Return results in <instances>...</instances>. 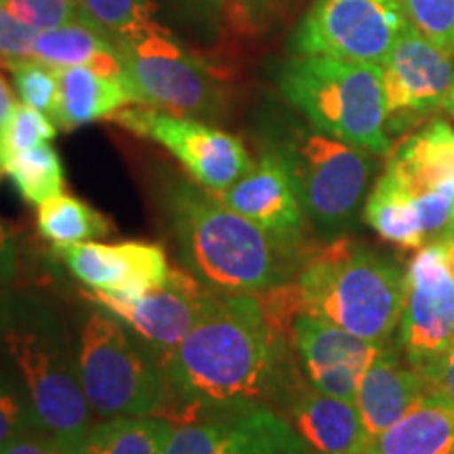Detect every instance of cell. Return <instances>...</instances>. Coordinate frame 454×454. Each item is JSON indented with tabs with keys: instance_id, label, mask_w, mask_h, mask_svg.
<instances>
[{
	"instance_id": "6da1fadb",
	"label": "cell",
	"mask_w": 454,
	"mask_h": 454,
	"mask_svg": "<svg viewBox=\"0 0 454 454\" xmlns=\"http://www.w3.org/2000/svg\"><path fill=\"white\" fill-rule=\"evenodd\" d=\"M293 331L259 293L217 294L177 348L160 356L167 381L158 417L173 425L286 402L303 381Z\"/></svg>"
},
{
	"instance_id": "7a4b0ae2",
	"label": "cell",
	"mask_w": 454,
	"mask_h": 454,
	"mask_svg": "<svg viewBox=\"0 0 454 454\" xmlns=\"http://www.w3.org/2000/svg\"><path fill=\"white\" fill-rule=\"evenodd\" d=\"M167 211L185 268L217 294L261 293L293 282L308 253L301 242L270 234L187 181L167 192Z\"/></svg>"
},
{
	"instance_id": "3957f363",
	"label": "cell",
	"mask_w": 454,
	"mask_h": 454,
	"mask_svg": "<svg viewBox=\"0 0 454 454\" xmlns=\"http://www.w3.org/2000/svg\"><path fill=\"white\" fill-rule=\"evenodd\" d=\"M303 308L356 337L387 345L400 326L406 271L348 238L311 247L297 271Z\"/></svg>"
},
{
	"instance_id": "277c9868",
	"label": "cell",
	"mask_w": 454,
	"mask_h": 454,
	"mask_svg": "<svg viewBox=\"0 0 454 454\" xmlns=\"http://www.w3.org/2000/svg\"><path fill=\"white\" fill-rule=\"evenodd\" d=\"M282 98L322 133L385 156L391 150L381 67L297 55L280 67Z\"/></svg>"
},
{
	"instance_id": "5b68a950",
	"label": "cell",
	"mask_w": 454,
	"mask_h": 454,
	"mask_svg": "<svg viewBox=\"0 0 454 454\" xmlns=\"http://www.w3.org/2000/svg\"><path fill=\"white\" fill-rule=\"evenodd\" d=\"M265 150L286 167L308 219L322 231L337 234L356 219L374 170L371 152L301 124L276 129Z\"/></svg>"
},
{
	"instance_id": "8992f818",
	"label": "cell",
	"mask_w": 454,
	"mask_h": 454,
	"mask_svg": "<svg viewBox=\"0 0 454 454\" xmlns=\"http://www.w3.org/2000/svg\"><path fill=\"white\" fill-rule=\"evenodd\" d=\"M137 343L118 317L93 311L78 343V377L90 411L101 419L158 417L167 394L160 357Z\"/></svg>"
},
{
	"instance_id": "52a82bcc",
	"label": "cell",
	"mask_w": 454,
	"mask_h": 454,
	"mask_svg": "<svg viewBox=\"0 0 454 454\" xmlns=\"http://www.w3.org/2000/svg\"><path fill=\"white\" fill-rule=\"evenodd\" d=\"M133 104L190 118H219L227 110L225 87L200 57L156 24L127 41H114Z\"/></svg>"
},
{
	"instance_id": "ba28073f",
	"label": "cell",
	"mask_w": 454,
	"mask_h": 454,
	"mask_svg": "<svg viewBox=\"0 0 454 454\" xmlns=\"http://www.w3.org/2000/svg\"><path fill=\"white\" fill-rule=\"evenodd\" d=\"M4 343L26 385L32 427L49 438L87 435L93 427L90 406L78 366L67 360L64 348L47 333L26 326L9 328Z\"/></svg>"
},
{
	"instance_id": "9c48e42d",
	"label": "cell",
	"mask_w": 454,
	"mask_h": 454,
	"mask_svg": "<svg viewBox=\"0 0 454 454\" xmlns=\"http://www.w3.org/2000/svg\"><path fill=\"white\" fill-rule=\"evenodd\" d=\"M406 24L397 0H314L293 34V51L381 66Z\"/></svg>"
},
{
	"instance_id": "30bf717a",
	"label": "cell",
	"mask_w": 454,
	"mask_h": 454,
	"mask_svg": "<svg viewBox=\"0 0 454 454\" xmlns=\"http://www.w3.org/2000/svg\"><path fill=\"white\" fill-rule=\"evenodd\" d=\"M110 121L167 147L184 164L192 179L213 194L231 187L253 168L251 156L236 135L215 129L198 118L137 104L112 114Z\"/></svg>"
},
{
	"instance_id": "8fae6325",
	"label": "cell",
	"mask_w": 454,
	"mask_h": 454,
	"mask_svg": "<svg viewBox=\"0 0 454 454\" xmlns=\"http://www.w3.org/2000/svg\"><path fill=\"white\" fill-rule=\"evenodd\" d=\"M397 331L404 360L421 372L454 340V274L438 242L417 251L408 265Z\"/></svg>"
},
{
	"instance_id": "7c38bea8",
	"label": "cell",
	"mask_w": 454,
	"mask_h": 454,
	"mask_svg": "<svg viewBox=\"0 0 454 454\" xmlns=\"http://www.w3.org/2000/svg\"><path fill=\"white\" fill-rule=\"evenodd\" d=\"M397 184L414 198L427 244L454 231V129L444 121L402 141L389 156L387 168Z\"/></svg>"
},
{
	"instance_id": "4fadbf2b",
	"label": "cell",
	"mask_w": 454,
	"mask_h": 454,
	"mask_svg": "<svg viewBox=\"0 0 454 454\" xmlns=\"http://www.w3.org/2000/svg\"><path fill=\"white\" fill-rule=\"evenodd\" d=\"M89 297L129 326L160 357L190 334L217 293L204 286L190 270L173 268L167 282L137 297L106 291H90Z\"/></svg>"
},
{
	"instance_id": "5bb4252c",
	"label": "cell",
	"mask_w": 454,
	"mask_h": 454,
	"mask_svg": "<svg viewBox=\"0 0 454 454\" xmlns=\"http://www.w3.org/2000/svg\"><path fill=\"white\" fill-rule=\"evenodd\" d=\"M379 67L389 130H402L446 110L454 81V55L425 38L411 21Z\"/></svg>"
},
{
	"instance_id": "9a60e30c",
	"label": "cell",
	"mask_w": 454,
	"mask_h": 454,
	"mask_svg": "<svg viewBox=\"0 0 454 454\" xmlns=\"http://www.w3.org/2000/svg\"><path fill=\"white\" fill-rule=\"evenodd\" d=\"M164 454H314L284 414L247 408L173 425Z\"/></svg>"
},
{
	"instance_id": "2e32d148",
	"label": "cell",
	"mask_w": 454,
	"mask_h": 454,
	"mask_svg": "<svg viewBox=\"0 0 454 454\" xmlns=\"http://www.w3.org/2000/svg\"><path fill=\"white\" fill-rule=\"evenodd\" d=\"M293 345L308 381L316 389L345 400H354L362 374L385 348L309 311L294 317Z\"/></svg>"
},
{
	"instance_id": "e0dca14e",
	"label": "cell",
	"mask_w": 454,
	"mask_h": 454,
	"mask_svg": "<svg viewBox=\"0 0 454 454\" xmlns=\"http://www.w3.org/2000/svg\"><path fill=\"white\" fill-rule=\"evenodd\" d=\"M67 270L90 291L116 293L122 297L160 286L168 280L170 265L162 247L137 240L118 244L81 242L55 247Z\"/></svg>"
},
{
	"instance_id": "ac0fdd59",
	"label": "cell",
	"mask_w": 454,
	"mask_h": 454,
	"mask_svg": "<svg viewBox=\"0 0 454 454\" xmlns=\"http://www.w3.org/2000/svg\"><path fill=\"white\" fill-rule=\"evenodd\" d=\"M215 196L270 234L301 242L308 213L299 200L291 175L274 152L263 150L259 162L253 164L244 177Z\"/></svg>"
},
{
	"instance_id": "d6986e66",
	"label": "cell",
	"mask_w": 454,
	"mask_h": 454,
	"mask_svg": "<svg viewBox=\"0 0 454 454\" xmlns=\"http://www.w3.org/2000/svg\"><path fill=\"white\" fill-rule=\"evenodd\" d=\"M284 417L314 454H364L371 444L356 402L328 395L309 381L288 395Z\"/></svg>"
},
{
	"instance_id": "ffe728a7",
	"label": "cell",
	"mask_w": 454,
	"mask_h": 454,
	"mask_svg": "<svg viewBox=\"0 0 454 454\" xmlns=\"http://www.w3.org/2000/svg\"><path fill=\"white\" fill-rule=\"evenodd\" d=\"M425 394L427 381L423 372L402 362L394 348L385 345L362 374L354 397L368 442L400 421Z\"/></svg>"
},
{
	"instance_id": "44dd1931",
	"label": "cell",
	"mask_w": 454,
	"mask_h": 454,
	"mask_svg": "<svg viewBox=\"0 0 454 454\" xmlns=\"http://www.w3.org/2000/svg\"><path fill=\"white\" fill-rule=\"evenodd\" d=\"M57 70V107L53 121L64 130L104 121L133 104L122 76H106L93 67L74 66Z\"/></svg>"
},
{
	"instance_id": "7402d4cb",
	"label": "cell",
	"mask_w": 454,
	"mask_h": 454,
	"mask_svg": "<svg viewBox=\"0 0 454 454\" xmlns=\"http://www.w3.org/2000/svg\"><path fill=\"white\" fill-rule=\"evenodd\" d=\"M364 454H454V406L444 397L425 394L374 438Z\"/></svg>"
},
{
	"instance_id": "603a6c76",
	"label": "cell",
	"mask_w": 454,
	"mask_h": 454,
	"mask_svg": "<svg viewBox=\"0 0 454 454\" xmlns=\"http://www.w3.org/2000/svg\"><path fill=\"white\" fill-rule=\"evenodd\" d=\"M32 57L53 67L87 66L106 76H122L121 57L114 38L87 21L38 32Z\"/></svg>"
},
{
	"instance_id": "cb8c5ba5",
	"label": "cell",
	"mask_w": 454,
	"mask_h": 454,
	"mask_svg": "<svg viewBox=\"0 0 454 454\" xmlns=\"http://www.w3.org/2000/svg\"><path fill=\"white\" fill-rule=\"evenodd\" d=\"M364 221L383 240L408 251L427 247L414 198L389 173H383L364 202Z\"/></svg>"
},
{
	"instance_id": "d4e9b609",
	"label": "cell",
	"mask_w": 454,
	"mask_h": 454,
	"mask_svg": "<svg viewBox=\"0 0 454 454\" xmlns=\"http://www.w3.org/2000/svg\"><path fill=\"white\" fill-rule=\"evenodd\" d=\"M170 431L160 417H114L93 425L87 440L95 454H164Z\"/></svg>"
},
{
	"instance_id": "484cf974",
	"label": "cell",
	"mask_w": 454,
	"mask_h": 454,
	"mask_svg": "<svg viewBox=\"0 0 454 454\" xmlns=\"http://www.w3.org/2000/svg\"><path fill=\"white\" fill-rule=\"evenodd\" d=\"M38 231L53 247L93 242L110 234V219L81 198L61 194L38 207Z\"/></svg>"
},
{
	"instance_id": "4316f807",
	"label": "cell",
	"mask_w": 454,
	"mask_h": 454,
	"mask_svg": "<svg viewBox=\"0 0 454 454\" xmlns=\"http://www.w3.org/2000/svg\"><path fill=\"white\" fill-rule=\"evenodd\" d=\"M3 173L13 181L20 196L34 207H41L51 198L64 194V162L49 144L13 156L3 167Z\"/></svg>"
},
{
	"instance_id": "83f0119b",
	"label": "cell",
	"mask_w": 454,
	"mask_h": 454,
	"mask_svg": "<svg viewBox=\"0 0 454 454\" xmlns=\"http://www.w3.org/2000/svg\"><path fill=\"white\" fill-rule=\"evenodd\" d=\"M87 20L114 41H127L154 27L152 0H81Z\"/></svg>"
},
{
	"instance_id": "f1b7e54d",
	"label": "cell",
	"mask_w": 454,
	"mask_h": 454,
	"mask_svg": "<svg viewBox=\"0 0 454 454\" xmlns=\"http://www.w3.org/2000/svg\"><path fill=\"white\" fill-rule=\"evenodd\" d=\"M55 135L57 129L47 114L26 104L15 106L3 133H0V173L11 158L24 154L32 147L49 144Z\"/></svg>"
},
{
	"instance_id": "f546056e",
	"label": "cell",
	"mask_w": 454,
	"mask_h": 454,
	"mask_svg": "<svg viewBox=\"0 0 454 454\" xmlns=\"http://www.w3.org/2000/svg\"><path fill=\"white\" fill-rule=\"evenodd\" d=\"M11 74H13L15 89L26 106L36 107L53 118L57 107V70L53 66L44 64L36 57H24V59L3 61Z\"/></svg>"
},
{
	"instance_id": "4dcf8cb0",
	"label": "cell",
	"mask_w": 454,
	"mask_h": 454,
	"mask_svg": "<svg viewBox=\"0 0 454 454\" xmlns=\"http://www.w3.org/2000/svg\"><path fill=\"white\" fill-rule=\"evenodd\" d=\"M406 20L448 53L454 55V0H397Z\"/></svg>"
},
{
	"instance_id": "1f68e13d",
	"label": "cell",
	"mask_w": 454,
	"mask_h": 454,
	"mask_svg": "<svg viewBox=\"0 0 454 454\" xmlns=\"http://www.w3.org/2000/svg\"><path fill=\"white\" fill-rule=\"evenodd\" d=\"M4 13L36 27L38 32L55 30V27L76 24V21L90 24L81 0H4Z\"/></svg>"
},
{
	"instance_id": "d6a6232c",
	"label": "cell",
	"mask_w": 454,
	"mask_h": 454,
	"mask_svg": "<svg viewBox=\"0 0 454 454\" xmlns=\"http://www.w3.org/2000/svg\"><path fill=\"white\" fill-rule=\"evenodd\" d=\"M32 427V414L27 400L17 394L7 379L0 377V450Z\"/></svg>"
},
{
	"instance_id": "836d02e7",
	"label": "cell",
	"mask_w": 454,
	"mask_h": 454,
	"mask_svg": "<svg viewBox=\"0 0 454 454\" xmlns=\"http://www.w3.org/2000/svg\"><path fill=\"white\" fill-rule=\"evenodd\" d=\"M36 27L15 20L13 15H0V64L9 59H24L32 57L34 43H36Z\"/></svg>"
},
{
	"instance_id": "e575fe53",
	"label": "cell",
	"mask_w": 454,
	"mask_h": 454,
	"mask_svg": "<svg viewBox=\"0 0 454 454\" xmlns=\"http://www.w3.org/2000/svg\"><path fill=\"white\" fill-rule=\"evenodd\" d=\"M282 0H223V11L231 26L242 32L261 30Z\"/></svg>"
},
{
	"instance_id": "d590c367",
	"label": "cell",
	"mask_w": 454,
	"mask_h": 454,
	"mask_svg": "<svg viewBox=\"0 0 454 454\" xmlns=\"http://www.w3.org/2000/svg\"><path fill=\"white\" fill-rule=\"evenodd\" d=\"M427 381V394L444 397L454 406V340L444 354L423 372Z\"/></svg>"
},
{
	"instance_id": "8d00e7d4",
	"label": "cell",
	"mask_w": 454,
	"mask_h": 454,
	"mask_svg": "<svg viewBox=\"0 0 454 454\" xmlns=\"http://www.w3.org/2000/svg\"><path fill=\"white\" fill-rule=\"evenodd\" d=\"M0 454H55L53 438L30 427L21 435H17L15 440H11Z\"/></svg>"
},
{
	"instance_id": "74e56055",
	"label": "cell",
	"mask_w": 454,
	"mask_h": 454,
	"mask_svg": "<svg viewBox=\"0 0 454 454\" xmlns=\"http://www.w3.org/2000/svg\"><path fill=\"white\" fill-rule=\"evenodd\" d=\"M175 3L198 21H208V24H217L219 15L223 13V0H175Z\"/></svg>"
},
{
	"instance_id": "f35d334b",
	"label": "cell",
	"mask_w": 454,
	"mask_h": 454,
	"mask_svg": "<svg viewBox=\"0 0 454 454\" xmlns=\"http://www.w3.org/2000/svg\"><path fill=\"white\" fill-rule=\"evenodd\" d=\"M17 268V254H15V242L11 238V231L7 225L0 219V282H7L15 276Z\"/></svg>"
},
{
	"instance_id": "ab89813d",
	"label": "cell",
	"mask_w": 454,
	"mask_h": 454,
	"mask_svg": "<svg viewBox=\"0 0 454 454\" xmlns=\"http://www.w3.org/2000/svg\"><path fill=\"white\" fill-rule=\"evenodd\" d=\"M53 450L55 454H95L87 435H78V438H53Z\"/></svg>"
},
{
	"instance_id": "60d3db41",
	"label": "cell",
	"mask_w": 454,
	"mask_h": 454,
	"mask_svg": "<svg viewBox=\"0 0 454 454\" xmlns=\"http://www.w3.org/2000/svg\"><path fill=\"white\" fill-rule=\"evenodd\" d=\"M15 106L17 101H15L13 90H11L7 78L3 76V72H0V133H3L4 124H7L11 114H13Z\"/></svg>"
},
{
	"instance_id": "b9f144b4",
	"label": "cell",
	"mask_w": 454,
	"mask_h": 454,
	"mask_svg": "<svg viewBox=\"0 0 454 454\" xmlns=\"http://www.w3.org/2000/svg\"><path fill=\"white\" fill-rule=\"evenodd\" d=\"M446 110L450 116L454 118V81H452V87H450V93H448V99H446Z\"/></svg>"
},
{
	"instance_id": "7bdbcfd3",
	"label": "cell",
	"mask_w": 454,
	"mask_h": 454,
	"mask_svg": "<svg viewBox=\"0 0 454 454\" xmlns=\"http://www.w3.org/2000/svg\"><path fill=\"white\" fill-rule=\"evenodd\" d=\"M4 13V0H0V15Z\"/></svg>"
},
{
	"instance_id": "ee69618b",
	"label": "cell",
	"mask_w": 454,
	"mask_h": 454,
	"mask_svg": "<svg viewBox=\"0 0 454 454\" xmlns=\"http://www.w3.org/2000/svg\"><path fill=\"white\" fill-rule=\"evenodd\" d=\"M452 234H454V231H452Z\"/></svg>"
}]
</instances>
